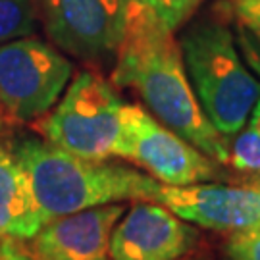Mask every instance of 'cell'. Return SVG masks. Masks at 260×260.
I'll list each match as a JSON object with an SVG mask.
<instances>
[{
	"label": "cell",
	"mask_w": 260,
	"mask_h": 260,
	"mask_svg": "<svg viewBox=\"0 0 260 260\" xmlns=\"http://www.w3.org/2000/svg\"><path fill=\"white\" fill-rule=\"evenodd\" d=\"M39 23L37 0H0V45L33 35Z\"/></svg>",
	"instance_id": "cell-12"
},
{
	"label": "cell",
	"mask_w": 260,
	"mask_h": 260,
	"mask_svg": "<svg viewBox=\"0 0 260 260\" xmlns=\"http://www.w3.org/2000/svg\"><path fill=\"white\" fill-rule=\"evenodd\" d=\"M74 66L58 47L35 35L0 45V110L18 123L37 121L54 108Z\"/></svg>",
	"instance_id": "cell-5"
},
{
	"label": "cell",
	"mask_w": 260,
	"mask_h": 260,
	"mask_svg": "<svg viewBox=\"0 0 260 260\" xmlns=\"http://www.w3.org/2000/svg\"><path fill=\"white\" fill-rule=\"evenodd\" d=\"M43 225L45 218L25 170L0 145V239L29 241Z\"/></svg>",
	"instance_id": "cell-11"
},
{
	"label": "cell",
	"mask_w": 260,
	"mask_h": 260,
	"mask_svg": "<svg viewBox=\"0 0 260 260\" xmlns=\"http://www.w3.org/2000/svg\"><path fill=\"white\" fill-rule=\"evenodd\" d=\"M230 164L237 172L260 174V137L245 125L230 145Z\"/></svg>",
	"instance_id": "cell-13"
},
{
	"label": "cell",
	"mask_w": 260,
	"mask_h": 260,
	"mask_svg": "<svg viewBox=\"0 0 260 260\" xmlns=\"http://www.w3.org/2000/svg\"><path fill=\"white\" fill-rule=\"evenodd\" d=\"M118 93L94 70L74 77L54 110L35 121L41 137L72 154L93 160L118 158L121 108Z\"/></svg>",
	"instance_id": "cell-4"
},
{
	"label": "cell",
	"mask_w": 260,
	"mask_h": 260,
	"mask_svg": "<svg viewBox=\"0 0 260 260\" xmlns=\"http://www.w3.org/2000/svg\"><path fill=\"white\" fill-rule=\"evenodd\" d=\"M230 4L243 31L260 45V0H230Z\"/></svg>",
	"instance_id": "cell-16"
},
{
	"label": "cell",
	"mask_w": 260,
	"mask_h": 260,
	"mask_svg": "<svg viewBox=\"0 0 260 260\" xmlns=\"http://www.w3.org/2000/svg\"><path fill=\"white\" fill-rule=\"evenodd\" d=\"M156 203L199 228L230 235L260 222V181L249 185L191 183L160 187Z\"/></svg>",
	"instance_id": "cell-9"
},
{
	"label": "cell",
	"mask_w": 260,
	"mask_h": 260,
	"mask_svg": "<svg viewBox=\"0 0 260 260\" xmlns=\"http://www.w3.org/2000/svg\"><path fill=\"white\" fill-rule=\"evenodd\" d=\"M152 10L170 29H179L205 0H135Z\"/></svg>",
	"instance_id": "cell-14"
},
{
	"label": "cell",
	"mask_w": 260,
	"mask_h": 260,
	"mask_svg": "<svg viewBox=\"0 0 260 260\" xmlns=\"http://www.w3.org/2000/svg\"><path fill=\"white\" fill-rule=\"evenodd\" d=\"M228 260H260V222L228 235Z\"/></svg>",
	"instance_id": "cell-15"
},
{
	"label": "cell",
	"mask_w": 260,
	"mask_h": 260,
	"mask_svg": "<svg viewBox=\"0 0 260 260\" xmlns=\"http://www.w3.org/2000/svg\"><path fill=\"white\" fill-rule=\"evenodd\" d=\"M197 241L195 225L164 205L131 201L112 232L110 260H177L193 251Z\"/></svg>",
	"instance_id": "cell-8"
},
{
	"label": "cell",
	"mask_w": 260,
	"mask_h": 260,
	"mask_svg": "<svg viewBox=\"0 0 260 260\" xmlns=\"http://www.w3.org/2000/svg\"><path fill=\"white\" fill-rule=\"evenodd\" d=\"M239 41H241V48L245 56H247V62L251 68H260V45L254 43L251 39V35L247 31H239Z\"/></svg>",
	"instance_id": "cell-18"
},
{
	"label": "cell",
	"mask_w": 260,
	"mask_h": 260,
	"mask_svg": "<svg viewBox=\"0 0 260 260\" xmlns=\"http://www.w3.org/2000/svg\"><path fill=\"white\" fill-rule=\"evenodd\" d=\"M125 158L164 185H191L222 177L220 162L205 154L139 104L121 108V143Z\"/></svg>",
	"instance_id": "cell-6"
},
{
	"label": "cell",
	"mask_w": 260,
	"mask_h": 260,
	"mask_svg": "<svg viewBox=\"0 0 260 260\" xmlns=\"http://www.w3.org/2000/svg\"><path fill=\"white\" fill-rule=\"evenodd\" d=\"M245 125H249V127L260 137V99H258V103L254 104V108H252L251 116H249V120H247Z\"/></svg>",
	"instance_id": "cell-19"
},
{
	"label": "cell",
	"mask_w": 260,
	"mask_h": 260,
	"mask_svg": "<svg viewBox=\"0 0 260 260\" xmlns=\"http://www.w3.org/2000/svg\"><path fill=\"white\" fill-rule=\"evenodd\" d=\"M177 260H205L203 256H191V254H187V256H181V258Z\"/></svg>",
	"instance_id": "cell-20"
},
{
	"label": "cell",
	"mask_w": 260,
	"mask_h": 260,
	"mask_svg": "<svg viewBox=\"0 0 260 260\" xmlns=\"http://www.w3.org/2000/svg\"><path fill=\"white\" fill-rule=\"evenodd\" d=\"M112 83L133 89L158 121L212 160L230 164V141L210 123L197 101L174 29L135 0H123V33Z\"/></svg>",
	"instance_id": "cell-1"
},
{
	"label": "cell",
	"mask_w": 260,
	"mask_h": 260,
	"mask_svg": "<svg viewBox=\"0 0 260 260\" xmlns=\"http://www.w3.org/2000/svg\"><path fill=\"white\" fill-rule=\"evenodd\" d=\"M0 260H35L23 247V243L14 239H0Z\"/></svg>",
	"instance_id": "cell-17"
},
{
	"label": "cell",
	"mask_w": 260,
	"mask_h": 260,
	"mask_svg": "<svg viewBox=\"0 0 260 260\" xmlns=\"http://www.w3.org/2000/svg\"><path fill=\"white\" fill-rule=\"evenodd\" d=\"M127 206L123 203L93 206L47 222L25 251L35 260H108L112 232Z\"/></svg>",
	"instance_id": "cell-10"
},
{
	"label": "cell",
	"mask_w": 260,
	"mask_h": 260,
	"mask_svg": "<svg viewBox=\"0 0 260 260\" xmlns=\"http://www.w3.org/2000/svg\"><path fill=\"white\" fill-rule=\"evenodd\" d=\"M179 47L206 118L223 137L237 135L258 103L260 81L241 60L230 27L220 19H199L181 33Z\"/></svg>",
	"instance_id": "cell-3"
},
{
	"label": "cell",
	"mask_w": 260,
	"mask_h": 260,
	"mask_svg": "<svg viewBox=\"0 0 260 260\" xmlns=\"http://www.w3.org/2000/svg\"><path fill=\"white\" fill-rule=\"evenodd\" d=\"M12 154L25 170L45 223L93 206L156 201L162 183L110 160L72 154L45 139H19Z\"/></svg>",
	"instance_id": "cell-2"
},
{
	"label": "cell",
	"mask_w": 260,
	"mask_h": 260,
	"mask_svg": "<svg viewBox=\"0 0 260 260\" xmlns=\"http://www.w3.org/2000/svg\"><path fill=\"white\" fill-rule=\"evenodd\" d=\"M0 121H2V110H0Z\"/></svg>",
	"instance_id": "cell-21"
},
{
	"label": "cell",
	"mask_w": 260,
	"mask_h": 260,
	"mask_svg": "<svg viewBox=\"0 0 260 260\" xmlns=\"http://www.w3.org/2000/svg\"><path fill=\"white\" fill-rule=\"evenodd\" d=\"M50 43L89 66L116 58L123 33V0H37Z\"/></svg>",
	"instance_id": "cell-7"
}]
</instances>
